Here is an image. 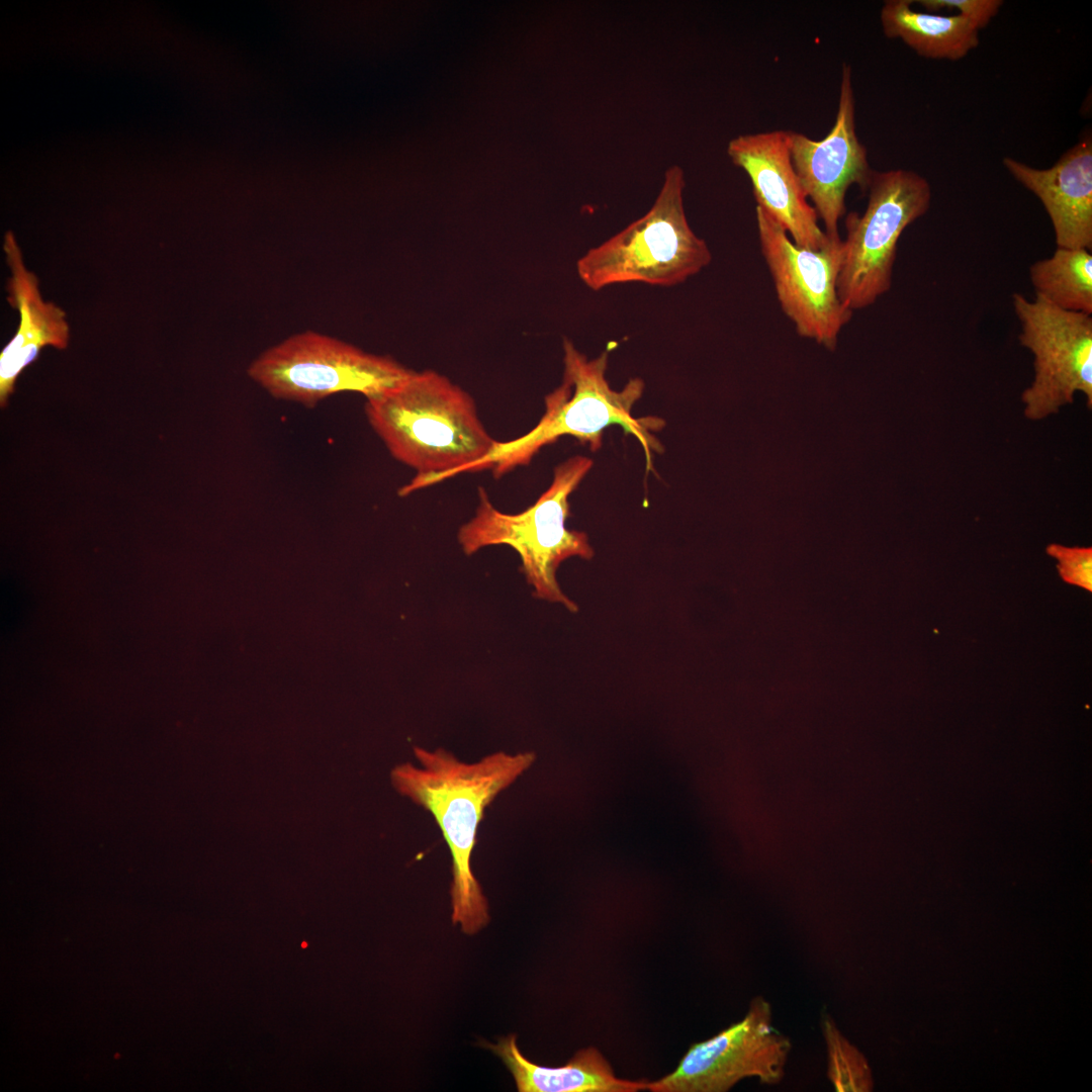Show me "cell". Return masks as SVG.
Returning <instances> with one entry per match:
<instances>
[{
  "instance_id": "5bb4252c",
  "label": "cell",
  "mask_w": 1092,
  "mask_h": 1092,
  "mask_svg": "<svg viewBox=\"0 0 1092 1092\" xmlns=\"http://www.w3.org/2000/svg\"><path fill=\"white\" fill-rule=\"evenodd\" d=\"M3 248L11 271L7 300L19 313L16 334L0 354V403L5 406L18 376L37 359L43 347L67 348L70 327L66 312L42 299L38 279L26 269L12 233L5 235Z\"/></svg>"
},
{
  "instance_id": "52a82bcc",
  "label": "cell",
  "mask_w": 1092,
  "mask_h": 1092,
  "mask_svg": "<svg viewBox=\"0 0 1092 1092\" xmlns=\"http://www.w3.org/2000/svg\"><path fill=\"white\" fill-rule=\"evenodd\" d=\"M867 191L864 211L845 216L837 279L839 299L852 312L890 290L899 239L931 203L930 184L910 170L874 171Z\"/></svg>"
},
{
  "instance_id": "3957f363",
  "label": "cell",
  "mask_w": 1092,
  "mask_h": 1092,
  "mask_svg": "<svg viewBox=\"0 0 1092 1092\" xmlns=\"http://www.w3.org/2000/svg\"><path fill=\"white\" fill-rule=\"evenodd\" d=\"M608 355L605 351L589 360L564 338L563 380L545 397V413L539 423L522 437L497 442L492 451L465 472L490 469L495 477H500L517 466L528 464L541 448L562 436L575 437L596 451L602 445L603 431L615 424L621 425L640 442L646 454L647 468H651V451H661V445L651 431L660 430L664 423L661 419L632 416V407L643 393L644 382L633 378L622 390L613 389L606 378Z\"/></svg>"
},
{
  "instance_id": "5b68a950",
  "label": "cell",
  "mask_w": 1092,
  "mask_h": 1092,
  "mask_svg": "<svg viewBox=\"0 0 1092 1092\" xmlns=\"http://www.w3.org/2000/svg\"><path fill=\"white\" fill-rule=\"evenodd\" d=\"M685 185L682 169L669 167L650 209L577 260L580 280L595 291L625 283L673 286L707 267L712 254L689 224Z\"/></svg>"
},
{
  "instance_id": "2e32d148",
  "label": "cell",
  "mask_w": 1092,
  "mask_h": 1092,
  "mask_svg": "<svg viewBox=\"0 0 1092 1092\" xmlns=\"http://www.w3.org/2000/svg\"><path fill=\"white\" fill-rule=\"evenodd\" d=\"M911 0H887L881 24L888 38H899L918 56L959 61L979 44V30L965 17L916 11Z\"/></svg>"
},
{
  "instance_id": "d6986e66",
  "label": "cell",
  "mask_w": 1092,
  "mask_h": 1092,
  "mask_svg": "<svg viewBox=\"0 0 1092 1092\" xmlns=\"http://www.w3.org/2000/svg\"><path fill=\"white\" fill-rule=\"evenodd\" d=\"M1046 554L1057 559V569L1068 584L1092 592V548L1068 547L1057 543L1048 545Z\"/></svg>"
},
{
  "instance_id": "7a4b0ae2",
  "label": "cell",
  "mask_w": 1092,
  "mask_h": 1092,
  "mask_svg": "<svg viewBox=\"0 0 1092 1092\" xmlns=\"http://www.w3.org/2000/svg\"><path fill=\"white\" fill-rule=\"evenodd\" d=\"M369 424L390 454L417 475L398 491L404 496L466 469L493 450L473 398L446 376L424 370L368 398Z\"/></svg>"
},
{
  "instance_id": "ac0fdd59",
  "label": "cell",
  "mask_w": 1092,
  "mask_h": 1092,
  "mask_svg": "<svg viewBox=\"0 0 1092 1092\" xmlns=\"http://www.w3.org/2000/svg\"><path fill=\"white\" fill-rule=\"evenodd\" d=\"M821 1022L827 1050V1076L835 1091H870L873 1087L872 1076L863 1056L828 1015H824Z\"/></svg>"
},
{
  "instance_id": "7c38bea8",
  "label": "cell",
  "mask_w": 1092,
  "mask_h": 1092,
  "mask_svg": "<svg viewBox=\"0 0 1092 1092\" xmlns=\"http://www.w3.org/2000/svg\"><path fill=\"white\" fill-rule=\"evenodd\" d=\"M732 163L749 177L757 206L801 248L819 250L828 236L807 201L791 161L788 130L740 134L727 146Z\"/></svg>"
},
{
  "instance_id": "30bf717a",
  "label": "cell",
  "mask_w": 1092,
  "mask_h": 1092,
  "mask_svg": "<svg viewBox=\"0 0 1092 1092\" xmlns=\"http://www.w3.org/2000/svg\"><path fill=\"white\" fill-rule=\"evenodd\" d=\"M790 1039L772 1025L770 1004L754 998L745 1016L715 1036L693 1044L676 1069L648 1083L652 1092H725L746 1078L782 1081Z\"/></svg>"
},
{
  "instance_id": "8fae6325",
  "label": "cell",
  "mask_w": 1092,
  "mask_h": 1092,
  "mask_svg": "<svg viewBox=\"0 0 1092 1092\" xmlns=\"http://www.w3.org/2000/svg\"><path fill=\"white\" fill-rule=\"evenodd\" d=\"M851 75V68L843 64L836 119L824 139L815 141L788 130L793 167L827 236H839L838 222L846 213L848 188L857 185L867 191L874 173L868 151L855 132Z\"/></svg>"
},
{
  "instance_id": "9a60e30c",
  "label": "cell",
  "mask_w": 1092,
  "mask_h": 1092,
  "mask_svg": "<svg viewBox=\"0 0 1092 1092\" xmlns=\"http://www.w3.org/2000/svg\"><path fill=\"white\" fill-rule=\"evenodd\" d=\"M482 1045L503 1060L520 1092H637L647 1090L649 1083L616 1077L609 1062L593 1046L579 1050L564 1066L552 1068L523 1056L515 1034L496 1044L484 1041Z\"/></svg>"
},
{
  "instance_id": "8992f818",
  "label": "cell",
  "mask_w": 1092,
  "mask_h": 1092,
  "mask_svg": "<svg viewBox=\"0 0 1092 1092\" xmlns=\"http://www.w3.org/2000/svg\"><path fill=\"white\" fill-rule=\"evenodd\" d=\"M412 372L388 356L313 331L286 338L248 367L250 378L272 396L309 405L343 391L368 399L394 388Z\"/></svg>"
},
{
  "instance_id": "4fadbf2b",
  "label": "cell",
  "mask_w": 1092,
  "mask_h": 1092,
  "mask_svg": "<svg viewBox=\"0 0 1092 1092\" xmlns=\"http://www.w3.org/2000/svg\"><path fill=\"white\" fill-rule=\"evenodd\" d=\"M1010 175L1042 203L1057 247L1092 249V139L1086 133L1048 169L1011 157L1003 159Z\"/></svg>"
},
{
  "instance_id": "ba28073f",
  "label": "cell",
  "mask_w": 1092,
  "mask_h": 1092,
  "mask_svg": "<svg viewBox=\"0 0 1092 1092\" xmlns=\"http://www.w3.org/2000/svg\"><path fill=\"white\" fill-rule=\"evenodd\" d=\"M755 216L760 250L782 310L801 337L835 348L852 316L837 293L842 240L828 236L819 250L801 248L762 207L756 206Z\"/></svg>"
},
{
  "instance_id": "6da1fadb",
  "label": "cell",
  "mask_w": 1092,
  "mask_h": 1092,
  "mask_svg": "<svg viewBox=\"0 0 1092 1092\" xmlns=\"http://www.w3.org/2000/svg\"><path fill=\"white\" fill-rule=\"evenodd\" d=\"M419 763L391 770L393 788L428 811L439 826L452 857V922L472 935L489 921L488 904L471 869V855L484 812L534 762V752L490 753L465 762L438 748L414 747Z\"/></svg>"
},
{
  "instance_id": "277c9868",
  "label": "cell",
  "mask_w": 1092,
  "mask_h": 1092,
  "mask_svg": "<svg viewBox=\"0 0 1092 1092\" xmlns=\"http://www.w3.org/2000/svg\"><path fill=\"white\" fill-rule=\"evenodd\" d=\"M592 465V459L584 456L562 462L555 468L550 486L534 505L519 514L498 511L485 489L479 487L475 515L458 532L464 553L470 555L489 545L511 546L521 557L534 596L560 603L570 612H576L577 605L562 593L556 571L567 558L590 559L594 556L587 536L565 526L569 516V495Z\"/></svg>"
},
{
  "instance_id": "e0dca14e",
  "label": "cell",
  "mask_w": 1092,
  "mask_h": 1092,
  "mask_svg": "<svg viewBox=\"0 0 1092 1092\" xmlns=\"http://www.w3.org/2000/svg\"><path fill=\"white\" fill-rule=\"evenodd\" d=\"M1038 297L1063 310L1092 314V255L1087 249L1057 247L1029 267Z\"/></svg>"
},
{
  "instance_id": "ffe728a7",
  "label": "cell",
  "mask_w": 1092,
  "mask_h": 1092,
  "mask_svg": "<svg viewBox=\"0 0 1092 1092\" xmlns=\"http://www.w3.org/2000/svg\"><path fill=\"white\" fill-rule=\"evenodd\" d=\"M927 12L936 13L941 9L957 10L978 30L985 28L1003 5L1001 0H919L915 1Z\"/></svg>"
},
{
  "instance_id": "9c48e42d",
  "label": "cell",
  "mask_w": 1092,
  "mask_h": 1092,
  "mask_svg": "<svg viewBox=\"0 0 1092 1092\" xmlns=\"http://www.w3.org/2000/svg\"><path fill=\"white\" fill-rule=\"evenodd\" d=\"M1018 340L1033 357L1034 379L1021 395L1032 421L1057 414L1082 392L1092 405V314L1063 310L1044 300L1012 295Z\"/></svg>"
}]
</instances>
